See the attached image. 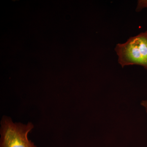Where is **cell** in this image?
<instances>
[{"mask_svg":"<svg viewBox=\"0 0 147 147\" xmlns=\"http://www.w3.org/2000/svg\"><path fill=\"white\" fill-rule=\"evenodd\" d=\"M115 51L122 67L135 65L147 70V31L129 38L125 43L117 44Z\"/></svg>","mask_w":147,"mask_h":147,"instance_id":"6da1fadb","label":"cell"},{"mask_svg":"<svg viewBox=\"0 0 147 147\" xmlns=\"http://www.w3.org/2000/svg\"><path fill=\"white\" fill-rule=\"evenodd\" d=\"M1 125L0 147H37L28 139L29 132L34 128L31 123H14L10 118L3 117Z\"/></svg>","mask_w":147,"mask_h":147,"instance_id":"7a4b0ae2","label":"cell"},{"mask_svg":"<svg viewBox=\"0 0 147 147\" xmlns=\"http://www.w3.org/2000/svg\"><path fill=\"white\" fill-rule=\"evenodd\" d=\"M147 8V0H139L138 1V3L136 11L137 12L142 11L143 9Z\"/></svg>","mask_w":147,"mask_h":147,"instance_id":"3957f363","label":"cell"},{"mask_svg":"<svg viewBox=\"0 0 147 147\" xmlns=\"http://www.w3.org/2000/svg\"><path fill=\"white\" fill-rule=\"evenodd\" d=\"M141 105L146 108V111L147 113V100L142 101V103H141Z\"/></svg>","mask_w":147,"mask_h":147,"instance_id":"277c9868","label":"cell"}]
</instances>
